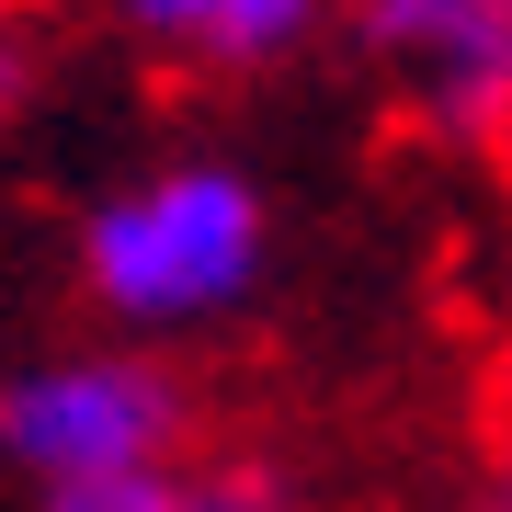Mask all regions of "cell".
I'll use <instances>...</instances> for the list:
<instances>
[{"label":"cell","mask_w":512,"mask_h":512,"mask_svg":"<svg viewBox=\"0 0 512 512\" xmlns=\"http://www.w3.org/2000/svg\"><path fill=\"white\" fill-rule=\"evenodd\" d=\"M69 274L114 342L160 353V342L217 330L262 296V274H274V194L239 160H160V171L80 205Z\"/></svg>","instance_id":"obj_1"},{"label":"cell","mask_w":512,"mask_h":512,"mask_svg":"<svg viewBox=\"0 0 512 512\" xmlns=\"http://www.w3.org/2000/svg\"><path fill=\"white\" fill-rule=\"evenodd\" d=\"M205 444V399L148 342H57L0 376V467L23 490H92Z\"/></svg>","instance_id":"obj_2"},{"label":"cell","mask_w":512,"mask_h":512,"mask_svg":"<svg viewBox=\"0 0 512 512\" xmlns=\"http://www.w3.org/2000/svg\"><path fill=\"white\" fill-rule=\"evenodd\" d=\"M353 46L410 80L421 126L512 148V0H353Z\"/></svg>","instance_id":"obj_3"},{"label":"cell","mask_w":512,"mask_h":512,"mask_svg":"<svg viewBox=\"0 0 512 512\" xmlns=\"http://www.w3.org/2000/svg\"><path fill=\"white\" fill-rule=\"evenodd\" d=\"M330 0H114V35L183 80H262L308 57Z\"/></svg>","instance_id":"obj_4"},{"label":"cell","mask_w":512,"mask_h":512,"mask_svg":"<svg viewBox=\"0 0 512 512\" xmlns=\"http://www.w3.org/2000/svg\"><path fill=\"white\" fill-rule=\"evenodd\" d=\"M35 512H296V467L262 444H183V456L92 478V490H35Z\"/></svg>","instance_id":"obj_5"},{"label":"cell","mask_w":512,"mask_h":512,"mask_svg":"<svg viewBox=\"0 0 512 512\" xmlns=\"http://www.w3.org/2000/svg\"><path fill=\"white\" fill-rule=\"evenodd\" d=\"M23 80H35V46H23V23H12V12H0V114H12V103H23Z\"/></svg>","instance_id":"obj_6"},{"label":"cell","mask_w":512,"mask_h":512,"mask_svg":"<svg viewBox=\"0 0 512 512\" xmlns=\"http://www.w3.org/2000/svg\"><path fill=\"white\" fill-rule=\"evenodd\" d=\"M467 512H512V467H501V478H490V490H478Z\"/></svg>","instance_id":"obj_7"},{"label":"cell","mask_w":512,"mask_h":512,"mask_svg":"<svg viewBox=\"0 0 512 512\" xmlns=\"http://www.w3.org/2000/svg\"><path fill=\"white\" fill-rule=\"evenodd\" d=\"M0 12H12V0H0Z\"/></svg>","instance_id":"obj_8"}]
</instances>
